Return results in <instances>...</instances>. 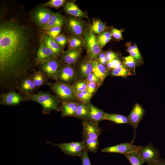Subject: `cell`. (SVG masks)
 I'll return each mask as SVG.
<instances>
[{
  "label": "cell",
  "mask_w": 165,
  "mask_h": 165,
  "mask_svg": "<svg viewBox=\"0 0 165 165\" xmlns=\"http://www.w3.org/2000/svg\"><path fill=\"white\" fill-rule=\"evenodd\" d=\"M31 29L13 19L0 25V87L2 93L17 90L23 77L35 71L38 49Z\"/></svg>",
  "instance_id": "1"
},
{
  "label": "cell",
  "mask_w": 165,
  "mask_h": 165,
  "mask_svg": "<svg viewBox=\"0 0 165 165\" xmlns=\"http://www.w3.org/2000/svg\"><path fill=\"white\" fill-rule=\"evenodd\" d=\"M25 96L27 101L40 104L42 107V112L44 114H48L52 110L60 112L58 106L60 101L49 91L40 90L37 93Z\"/></svg>",
  "instance_id": "2"
},
{
  "label": "cell",
  "mask_w": 165,
  "mask_h": 165,
  "mask_svg": "<svg viewBox=\"0 0 165 165\" xmlns=\"http://www.w3.org/2000/svg\"><path fill=\"white\" fill-rule=\"evenodd\" d=\"M48 86L60 102L75 101L77 100L72 85L56 81L50 82Z\"/></svg>",
  "instance_id": "3"
},
{
  "label": "cell",
  "mask_w": 165,
  "mask_h": 165,
  "mask_svg": "<svg viewBox=\"0 0 165 165\" xmlns=\"http://www.w3.org/2000/svg\"><path fill=\"white\" fill-rule=\"evenodd\" d=\"M58 58H53L44 61L38 64V71L48 79L57 81V75L62 64Z\"/></svg>",
  "instance_id": "4"
},
{
  "label": "cell",
  "mask_w": 165,
  "mask_h": 165,
  "mask_svg": "<svg viewBox=\"0 0 165 165\" xmlns=\"http://www.w3.org/2000/svg\"><path fill=\"white\" fill-rule=\"evenodd\" d=\"M46 143L51 144L57 146L65 154L72 156L81 157L85 149L83 142L82 141L79 142H73L60 144H54L49 141Z\"/></svg>",
  "instance_id": "5"
},
{
  "label": "cell",
  "mask_w": 165,
  "mask_h": 165,
  "mask_svg": "<svg viewBox=\"0 0 165 165\" xmlns=\"http://www.w3.org/2000/svg\"><path fill=\"white\" fill-rule=\"evenodd\" d=\"M0 98V105L7 106H18L22 102L27 101L25 96L20 92H16V90L1 93Z\"/></svg>",
  "instance_id": "6"
},
{
  "label": "cell",
  "mask_w": 165,
  "mask_h": 165,
  "mask_svg": "<svg viewBox=\"0 0 165 165\" xmlns=\"http://www.w3.org/2000/svg\"><path fill=\"white\" fill-rule=\"evenodd\" d=\"M84 43L87 54L92 60L98 57L101 49L97 38L91 31L87 32L84 37Z\"/></svg>",
  "instance_id": "7"
},
{
  "label": "cell",
  "mask_w": 165,
  "mask_h": 165,
  "mask_svg": "<svg viewBox=\"0 0 165 165\" xmlns=\"http://www.w3.org/2000/svg\"><path fill=\"white\" fill-rule=\"evenodd\" d=\"M54 13L46 6H41L32 11L31 14V18L38 26L43 28Z\"/></svg>",
  "instance_id": "8"
},
{
  "label": "cell",
  "mask_w": 165,
  "mask_h": 165,
  "mask_svg": "<svg viewBox=\"0 0 165 165\" xmlns=\"http://www.w3.org/2000/svg\"><path fill=\"white\" fill-rule=\"evenodd\" d=\"M137 152L144 163L147 164L153 163L160 158L159 151L152 143L141 146Z\"/></svg>",
  "instance_id": "9"
},
{
  "label": "cell",
  "mask_w": 165,
  "mask_h": 165,
  "mask_svg": "<svg viewBox=\"0 0 165 165\" xmlns=\"http://www.w3.org/2000/svg\"><path fill=\"white\" fill-rule=\"evenodd\" d=\"M76 76V72L72 66L62 63L57 74V81L70 85Z\"/></svg>",
  "instance_id": "10"
},
{
  "label": "cell",
  "mask_w": 165,
  "mask_h": 165,
  "mask_svg": "<svg viewBox=\"0 0 165 165\" xmlns=\"http://www.w3.org/2000/svg\"><path fill=\"white\" fill-rule=\"evenodd\" d=\"M55 58H58V56L41 39L36 54V66L44 61Z\"/></svg>",
  "instance_id": "11"
},
{
  "label": "cell",
  "mask_w": 165,
  "mask_h": 165,
  "mask_svg": "<svg viewBox=\"0 0 165 165\" xmlns=\"http://www.w3.org/2000/svg\"><path fill=\"white\" fill-rule=\"evenodd\" d=\"M141 146L133 145L132 143L124 142L105 147L101 150L104 153H116L124 155L133 151H138Z\"/></svg>",
  "instance_id": "12"
},
{
  "label": "cell",
  "mask_w": 165,
  "mask_h": 165,
  "mask_svg": "<svg viewBox=\"0 0 165 165\" xmlns=\"http://www.w3.org/2000/svg\"><path fill=\"white\" fill-rule=\"evenodd\" d=\"M83 127L82 137L91 139H98L102 132V129L99 126V123L89 120H82Z\"/></svg>",
  "instance_id": "13"
},
{
  "label": "cell",
  "mask_w": 165,
  "mask_h": 165,
  "mask_svg": "<svg viewBox=\"0 0 165 165\" xmlns=\"http://www.w3.org/2000/svg\"><path fill=\"white\" fill-rule=\"evenodd\" d=\"M145 111L142 106L138 103H135L129 115L127 116L130 125L134 129V136L135 137L136 130L141 120L144 115Z\"/></svg>",
  "instance_id": "14"
},
{
  "label": "cell",
  "mask_w": 165,
  "mask_h": 165,
  "mask_svg": "<svg viewBox=\"0 0 165 165\" xmlns=\"http://www.w3.org/2000/svg\"><path fill=\"white\" fill-rule=\"evenodd\" d=\"M30 74L24 75L20 81L17 90L25 96L34 93L38 89L30 77Z\"/></svg>",
  "instance_id": "15"
},
{
  "label": "cell",
  "mask_w": 165,
  "mask_h": 165,
  "mask_svg": "<svg viewBox=\"0 0 165 165\" xmlns=\"http://www.w3.org/2000/svg\"><path fill=\"white\" fill-rule=\"evenodd\" d=\"M79 102L66 101L61 102L59 108L63 117L72 116L75 117Z\"/></svg>",
  "instance_id": "16"
},
{
  "label": "cell",
  "mask_w": 165,
  "mask_h": 165,
  "mask_svg": "<svg viewBox=\"0 0 165 165\" xmlns=\"http://www.w3.org/2000/svg\"><path fill=\"white\" fill-rule=\"evenodd\" d=\"M80 53L79 49L69 48L63 53L61 61L63 63L67 64H74L78 60Z\"/></svg>",
  "instance_id": "17"
},
{
  "label": "cell",
  "mask_w": 165,
  "mask_h": 165,
  "mask_svg": "<svg viewBox=\"0 0 165 165\" xmlns=\"http://www.w3.org/2000/svg\"><path fill=\"white\" fill-rule=\"evenodd\" d=\"M87 105L89 110V121L99 124L103 120V117L106 113L90 102L87 103Z\"/></svg>",
  "instance_id": "18"
},
{
  "label": "cell",
  "mask_w": 165,
  "mask_h": 165,
  "mask_svg": "<svg viewBox=\"0 0 165 165\" xmlns=\"http://www.w3.org/2000/svg\"><path fill=\"white\" fill-rule=\"evenodd\" d=\"M92 63L93 66L92 72L102 83L108 75V69L98 61L92 60Z\"/></svg>",
  "instance_id": "19"
},
{
  "label": "cell",
  "mask_w": 165,
  "mask_h": 165,
  "mask_svg": "<svg viewBox=\"0 0 165 165\" xmlns=\"http://www.w3.org/2000/svg\"><path fill=\"white\" fill-rule=\"evenodd\" d=\"M67 26L69 30L74 35L80 36L83 33V24L80 20L70 18L68 21Z\"/></svg>",
  "instance_id": "20"
},
{
  "label": "cell",
  "mask_w": 165,
  "mask_h": 165,
  "mask_svg": "<svg viewBox=\"0 0 165 165\" xmlns=\"http://www.w3.org/2000/svg\"><path fill=\"white\" fill-rule=\"evenodd\" d=\"M30 77L38 89V88L48 84V78L39 71H35L30 75Z\"/></svg>",
  "instance_id": "21"
},
{
  "label": "cell",
  "mask_w": 165,
  "mask_h": 165,
  "mask_svg": "<svg viewBox=\"0 0 165 165\" xmlns=\"http://www.w3.org/2000/svg\"><path fill=\"white\" fill-rule=\"evenodd\" d=\"M104 120L111 121L117 124H127L130 125L127 116L121 114L106 113L103 117V120Z\"/></svg>",
  "instance_id": "22"
},
{
  "label": "cell",
  "mask_w": 165,
  "mask_h": 165,
  "mask_svg": "<svg viewBox=\"0 0 165 165\" xmlns=\"http://www.w3.org/2000/svg\"><path fill=\"white\" fill-rule=\"evenodd\" d=\"M64 7L65 12L68 14L78 17L85 16L84 13L73 2H66Z\"/></svg>",
  "instance_id": "23"
},
{
  "label": "cell",
  "mask_w": 165,
  "mask_h": 165,
  "mask_svg": "<svg viewBox=\"0 0 165 165\" xmlns=\"http://www.w3.org/2000/svg\"><path fill=\"white\" fill-rule=\"evenodd\" d=\"M42 39L58 57L61 53L62 51L61 47L54 39L46 34L43 36Z\"/></svg>",
  "instance_id": "24"
},
{
  "label": "cell",
  "mask_w": 165,
  "mask_h": 165,
  "mask_svg": "<svg viewBox=\"0 0 165 165\" xmlns=\"http://www.w3.org/2000/svg\"><path fill=\"white\" fill-rule=\"evenodd\" d=\"M64 19L61 15L58 13H54L43 28L46 30L54 27L61 26L64 23Z\"/></svg>",
  "instance_id": "25"
},
{
  "label": "cell",
  "mask_w": 165,
  "mask_h": 165,
  "mask_svg": "<svg viewBox=\"0 0 165 165\" xmlns=\"http://www.w3.org/2000/svg\"><path fill=\"white\" fill-rule=\"evenodd\" d=\"M75 117L82 120H89V110L87 104L79 101Z\"/></svg>",
  "instance_id": "26"
},
{
  "label": "cell",
  "mask_w": 165,
  "mask_h": 165,
  "mask_svg": "<svg viewBox=\"0 0 165 165\" xmlns=\"http://www.w3.org/2000/svg\"><path fill=\"white\" fill-rule=\"evenodd\" d=\"M85 149L87 152L96 153L98 149V139H91L82 137V140Z\"/></svg>",
  "instance_id": "27"
},
{
  "label": "cell",
  "mask_w": 165,
  "mask_h": 165,
  "mask_svg": "<svg viewBox=\"0 0 165 165\" xmlns=\"http://www.w3.org/2000/svg\"><path fill=\"white\" fill-rule=\"evenodd\" d=\"M131 165H142L144 163L137 151H133L123 155Z\"/></svg>",
  "instance_id": "28"
},
{
  "label": "cell",
  "mask_w": 165,
  "mask_h": 165,
  "mask_svg": "<svg viewBox=\"0 0 165 165\" xmlns=\"http://www.w3.org/2000/svg\"><path fill=\"white\" fill-rule=\"evenodd\" d=\"M92 60H87L82 62L79 68V72L82 78H86L87 76L92 72Z\"/></svg>",
  "instance_id": "29"
},
{
  "label": "cell",
  "mask_w": 165,
  "mask_h": 165,
  "mask_svg": "<svg viewBox=\"0 0 165 165\" xmlns=\"http://www.w3.org/2000/svg\"><path fill=\"white\" fill-rule=\"evenodd\" d=\"M112 39L111 33L108 31L103 32L97 38V42L101 48L104 46Z\"/></svg>",
  "instance_id": "30"
},
{
  "label": "cell",
  "mask_w": 165,
  "mask_h": 165,
  "mask_svg": "<svg viewBox=\"0 0 165 165\" xmlns=\"http://www.w3.org/2000/svg\"><path fill=\"white\" fill-rule=\"evenodd\" d=\"M111 74L113 76H121L123 77H127L131 75L130 73L124 65L112 70Z\"/></svg>",
  "instance_id": "31"
},
{
  "label": "cell",
  "mask_w": 165,
  "mask_h": 165,
  "mask_svg": "<svg viewBox=\"0 0 165 165\" xmlns=\"http://www.w3.org/2000/svg\"><path fill=\"white\" fill-rule=\"evenodd\" d=\"M77 100L86 104L90 102L92 94L87 90L75 93Z\"/></svg>",
  "instance_id": "32"
},
{
  "label": "cell",
  "mask_w": 165,
  "mask_h": 165,
  "mask_svg": "<svg viewBox=\"0 0 165 165\" xmlns=\"http://www.w3.org/2000/svg\"><path fill=\"white\" fill-rule=\"evenodd\" d=\"M106 28L105 24L100 20L94 21L91 26V31L94 33L99 34Z\"/></svg>",
  "instance_id": "33"
},
{
  "label": "cell",
  "mask_w": 165,
  "mask_h": 165,
  "mask_svg": "<svg viewBox=\"0 0 165 165\" xmlns=\"http://www.w3.org/2000/svg\"><path fill=\"white\" fill-rule=\"evenodd\" d=\"M127 51L135 60L136 62L141 61L142 57L136 45L129 46L127 50Z\"/></svg>",
  "instance_id": "34"
},
{
  "label": "cell",
  "mask_w": 165,
  "mask_h": 165,
  "mask_svg": "<svg viewBox=\"0 0 165 165\" xmlns=\"http://www.w3.org/2000/svg\"><path fill=\"white\" fill-rule=\"evenodd\" d=\"M69 48L77 49L80 46L82 42L79 38L71 36L68 39Z\"/></svg>",
  "instance_id": "35"
},
{
  "label": "cell",
  "mask_w": 165,
  "mask_h": 165,
  "mask_svg": "<svg viewBox=\"0 0 165 165\" xmlns=\"http://www.w3.org/2000/svg\"><path fill=\"white\" fill-rule=\"evenodd\" d=\"M72 86L76 93L86 90L87 83L85 80H81L77 81Z\"/></svg>",
  "instance_id": "36"
},
{
  "label": "cell",
  "mask_w": 165,
  "mask_h": 165,
  "mask_svg": "<svg viewBox=\"0 0 165 165\" xmlns=\"http://www.w3.org/2000/svg\"><path fill=\"white\" fill-rule=\"evenodd\" d=\"M61 28V26L54 27L45 30L46 32L51 38L54 39L59 35Z\"/></svg>",
  "instance_id": "37"
},
{
  "label": "cell",
  "mask_w": 165,
  "mask_h": 165,
  "mask_svg": "<svg viewBox=\"0 0 165 165\" xmlns=\"http://www.w3.org/2000/svg\"><path fill=\"white\" fill-rule=\"evenodd\" d=\"M64 0H50L44 4V6L56 8H58L65 2Z\"/></svg>",
  "instance_id": "38"
},
{
  "label": "cell",
  "mask_w": 165,
  "mask_h": 165,
  "mask_svg": "<svg viewBox=\"0 0 165 165\" xmlns=\"http://www.w3.org/2000/svg\"><path fill=\"white\" fill-rule=\"evenodd\" d=\"M122 65L121 62L117 58L112 60L106 63L107 68L108 70L114 69Z\"/></svg>",
  "instance_id": "39"
},
{
  "label": "cell",
  "mask_w": 165,
  "mask_h": 165,
  "mask_svg": "<svg viewBox=\"0 0 165 165\" xmlns=\"http://www.w3.org/2000/svg\"><path fill=\"white\" fill-rule=\"evenodd\" d=\"M123 62L126 66L130 68H134L136 66V61L130 55L123 57Z\"/></svg>",
  "instance_id": "40"
},
{
  "label": "cell",
  "mask_w": 165,
  "mask_h": 165,
  "mask_svg": "<svg viewBox=\"0 0 165 165\" xmlns=\"http://www.w3.org/2000/svg\"><path fill=\"white\" fill-rule=\"evenodd\" d=\"M101 85V84L95 82L87 83L86 90L90 93L93 94L96 92Z\"/></svg>",
  "instance_id": "41"
},
{
  "label": "cell",
  "mask_w": 165,
  "mask_h": 165,
  "mask_svg": "<svg viewBox=\"0 0 165 165\" xmlns=\"http://www.w3.org/2000/svg\"><path fill=\"white\" fill-rule=\"evenodd\" d=\"M85 80L86 82L87 83L95 82L101 84L102 83L98 78L93 72L87 76Z\"/></svg>",
  "instance_id": "42"
},
{
  "label": "cell",
  "mask_w": 165,
  "mask_h": 165,
  "mask_svg": "<svg viewBox=\"0 0 165 165\" xmlns=\"http://www.w3.org/2000/svg\"><path fill=\"white\" fill-rule=\"evenodd\" d=\"M54 39L61 47L64 46L68 41L66 37L62 34L59 35Z\"/></svg>",
  "instance_id": "43"
},
{
  "label": "cell",
  "mask_w": 165,
  "mask_h": 165,
  "mask_svg": "<svg viewBox=\"0 0 165 165\" xmlns=\"http://www.w3.org/2000/svg\"><path fill=\"white\" fill-rule=\"evenodd\" d=\"M82 165H91L89 157L88 152L84 149L80 157Z\"/></svg>",
  "instance_id": "44"
},
{
  "label": "cell",
  "mask_w": 165,
  "mask_h": 165,
  "mask_svg": "<svg viewBox=\"0 0 165 165\" xmlns=\"http://www.w3.org/2000/svg\"><path fill=\"white\" fill-rule=\"evenodd\" d=\"M122 31L115 28L112 29L111 35L113 37L117 39H122Z\"/></svg>",
  "instance_id": "45"
},
{
  "label": "cell",
  "mask_w": 165,
  "mask_h": 165,
  "mask_svg": "<svg viewBox=\"0 0 165 165\" xmlns=\"http://www.w3.org/2000/svg\"><path fill=\"white\" fill-rule=\"evenodd\" d=\"M105 56L107 63L117 58V55L115 53L111 51L107 52L105 53Z\"/></svg>",
  "instance_id": "46"
},
{
  "label": "cell",
  "mask_w": 165,
  "mask_h": 165,
  "mask_svg": "<svg viewBox=\"0 0 165 165\" xmlns=\"http://www.w3.org/2000/svg\"><path fill=\"white\" fill-rule=\"evenodd\" d=\"M98 61L102 64L105 65L107 63L105 53H100L98 57Z\"/></svg>",
  "instance_id": "47"
},
{
  "label": "cell",
  "mask_w": 165,
  "mask_h": 165,
  "mask_svg": "<svg viewBox=\"0 0 165 165\" xmlns=\"http://www.w3.org/2000/svg\"><path fill=\"white\" fill-rule=\"evenodd\" d=\"M147 165H165V160L160 158L153 163L147 164Z\"/></svg>",
  "instance_id": "48"
}]
</instances>
